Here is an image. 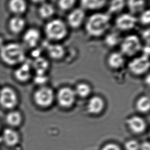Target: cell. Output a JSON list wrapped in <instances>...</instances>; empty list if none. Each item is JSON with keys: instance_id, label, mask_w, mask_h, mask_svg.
Instances as JSON below:
<instances>
[{"instance_id": "f1b7e54d", "label": "cell", "mask_w": 150, "mask_h": 150, "mask_svg": "<svg viewBox=\"0 0 150 150\" xmlns=\"http://www.w3.org/2000/svg\"><path fill=\"white\" fill-rule=\"evenodd\" d=\"M76 3V0H59L58 6L60 9L66 11L73 8Z\"/></svg>"}, {"instance_id": "836d02e7", "label": "cell", "mask_w": 150, "mask_h": 150, "mask_svg": "<svg viewBox=\"0 0 150 150\" xmlns=\"http://www.w3.org/2000/svg\"><path fill=\"white\" fill-rule=\"evenodd\" d=\"M150 29H148L145 30L142 33V38L144 40L146 41L148 45H150Z\"/></svg>"}, {"instance_id": "6da1fadb", "label": "cell", "mask_w": 150, "mask_h": 150, "mask_svg": "<svg viewBox=\"0 0 150 150\" xmlns=\"http://www.w3.org/2000/svg\"><path fill=\"white\" fill-rule=\"evenodd\" d=\"M110 24V16L109 14L96 13L88 19L86 23V31L92 37H100L109 29Z\"/></svg>"}, {"instance_id": "8992f818", "label": "cell", "mask_w": 150, "mask_h": 150, "mask_svg": "<svg viewBox=\"0 0 150 150\" xmlns=\"http://www.w3.org/2000/svg\"><path fill=\"white\" fill-rule=\"evenodd\" d=\"M128 67L134 75H141L146 73L150 68L149 57L142 55L135 58L129 63Z\"/></svg>"}, {"instance_id": "cb8c5ba5", "label": "cell", "mask_w": 150, "mask_h": 150, "mask_svg": "<svg viewBox=\"0 0 150 150\" xmlns=\"http://www.w3.org/2000/svg\"><path fill=\"white\" fill-rule=\"evenodd\" d=\"M126 0H110L109 5L110 14H117L122 11L126 6Z\"/></svg>"}, {"instance_id": "9c48e42d", "label": "cell", "mask_w": 150, "mask_h": 150, "mask_svg": "<svg viewBox=\"0 0 150 150\" xmlns=\"http://www.w3.org/2000/svg\"><path fill=\"white\" fill-rule=\"evenodd\" d=\"M18 98L13 89L5 87L0 91V104L6 109H12L16 106Z\"/></svg>"}, {"instance_id": "7a4b0ae2", "label": "cell", "mask_w": 150, "mask_h": 150, "mask_svg": "<svg viewBox=\"0 0 150 150\" xmlns=\"http://www.w3.org/2000/svg\"><path fill=\"white\" fill-rule=\"evenodd\" d=\"M0 58L8 65H16L25 60V51L22 45L16 42L4 44L0 49Z\"/></svg>"}, {"instance_id": "5b68a950", "label": "cell", "mask_w": 150, "mask_h": 150, "mask_svg": "<svg viewBox=\"0 0 150 150\" xmlns=\"http://www.w3.org/2000/svg\"><path fill=\"white\" fill-rule=\"evenodd\" d=\"M54 99V94L50 87H42L38 89L34 95L35 102L42 108L50 106Z\"/></svg>"}, {"instance_id": "ffe728a7", "label": "cell", "mask_w": 150, "mask_h": 150, "mask_svg": "<svg viewBox=\"0 0 150 150\" xmlns=\"http://www.w3.org/2000/svg\"><path fill=\"white\" fill-rule=\"evenodd\" d=\"M15 76L19 81H27L30 77V67L28 63H24L16 69Z\"/></svg>"}, {"instance_id": "8d00e7d4", "label": "cell", "mask_w": 150, "mask_h": 150, "mask_svg": "<svg viewBox=\"0 0 150 150\" xmlns=\"http://www.w3.org/2000/svg\"><path fill=\"white\" fill-rule=\"evenodd\" d=\"M30 1L35 3H43L46 0H30Z\"/></svg>"}, {"instance_id": "9a60e30c", "label": "cell", "mask_w": 150, "mask_h": 150, "mask_svg": "<svg viewBox=\"0 0 150 150\" xmlns=\"http://www.w3.org/2000/svg\"><path fill=\"white\" fill-rule=\"evenodd\" d=\"M105 108V102L99 96H94L90 99L87 104V110L90 114L96 115L100 113Z\"/></svg>"}, {"instance_id": "1f68e13d", "label": "cell", "mask_w": 150, "mask_h": 150, "mask_svg": "<svg viewBox=\"0 0 150 150\" xmlns=\"http://www.w3.org/2000/svg\"><path fill=\"white\" fill-rule=\"evenodd\" d=\"M35 83L39 85L43 84L47 81V78L44 75H38L35 77Z\"/></svg>"}, {"instance_id": "d4e9b609", "label": "cell", "mask_w": 150, "mask_h": 150, "mask_svg": "<svg viewBox=\"0 0 150 150\" xmlns=\"http://www.w3.org/2000/svg\"><path fill=\"white\" fill-rule=\"evenodd\" d=\"M136 107L139 112L146 113L149 111L150 107V98L148 96H142L136 102Z\"/></svg>"}, {"instance_id": "2e32d148", "label": "cell", "mask_w": 150, "mask_h": 150, "mask_svg": "<svg viewBox=\"0 0 150 150\" xmlns=\"http://www.w3.org/2000/svg\"><path fill=\"white\" fill-rule=\"evenodd\" d=\"M108 64L110 67L113 69H118L124 65L125 63L124 56L121 53L114 52L108 58Z\"/></svg>"}, {"instance_id": "d590c367", "label": "cell", "mask_w": 150, "mask_h": 150, "mask_svg": "<svg viewBox=\"0 0 150 150\" xmlns=\"http://www.w3.org/2000/svg\"><path fill=\"white\" fill-rule=\"evenodd\" d=\"M142 51H143V55L146 56V57H149V55H150V45H147L146 46H144L143 49L142 48Z\"/></svg>"}, {"instance_id": "ac0fdd59", "label": "cell", "mask_w": 150, "mask_h": 150, "mask_svg": "<svg viewBox=\"0 0 150 150\" xmlns=\"http://www.w3.org/2000/svg\"><path fill=\"white\" fill-rule=\"evenodd\" d=\"M47 51L49 57L53 60H60L65 55V49L62 45L59 44L50 45Z\"/></svg>"}, {"instance_id": "8fae6325", "label": "cell", "mask_w": 150, "mask_h": 150, "mask_svg": "<svg viewBox=\"0 0 150 150\" xmlns=\"http://www.w3.org/2000/svg\"><path fill=\"white\" fill-rule=\"evenodd\" d=\"M127 124L128 128L134 134H142L146 129V123L144 119L137 116L129 118L127 121Z\"/></svg>"}, {"instance_id": "74e56055", "label": "cell", "mask_w": 150, "mask_h": 150, "mask_svg": "<svg viewBox=\"0 0 150 150\" xmlns=\"http://www.w3.org/2000/svg\"><path fill=\"white\" fill-rule=\"evenodd\" d=\"M4 41L2 37H0V49L4 45Z\"/></svg>"}, {"instance_id": "d6a6232c", "label": "cell", "mask_w": 150, "mask_h": 150, "mask_svg": "<svg viewBox=\"0 0 150 150\" xmlns=\"http://www.w3.org/2000/svg\"><path fill=\"white\" fill-rule=\"evenodd\" d=\"M101 150H122L120 146L114 144H108L103 146Z\"/></svg>"}, {"instance_id": "44dd1931", "label": "cell", "mask_w": 150, "mask_h": 150, "mask_svg": "<svg viewBox=\"0 0 150 150\" xmlns=\"http://www.w3.org/2000/svg\"><path fill=\"white\" fill-rule=\"evenodd\" d=\"M127 5L130 14H136L144 10L146 2L145 0H128Z\"/></svg>"}, {"instance_id": "f546056e", "label": "cell", "mask_w": 150, "mask_h": 150, "mask_svg": "<svg viewBox=\"0 0 150 150\" xmlns=\"http://www.w3.org/2000/svg\"><path fill=\"white\" fill-rule=\"evenodd\" d=\"M139 21L142 24L148 25L150 23V10L146 9L144 10L140 14Z\"/></svg>"}, {"instance_id": "4316f807", "label": "cell", "mask_w": 150, "mask_h": 150, "mask_svg": "<svg viewBox=\"0 0 150 150\" xmlns=\"http://www.w3.org/2000/svg\"><path fill=\"white\" fill-rule=\"evenodd\" d=\"M76 95L81 98H85L89 95L91 89L89 85L86 83H81L76 86L74 90Z\"/></svg>"}, {"instance_id": "d6986e66", "label": "cell", "mask_w": 150, "mask_h": 150, "mask_svg": "<svg viewBox=\"0 0 150 150\" xmlns=\"http://www.w3.org/2000/svg\"><path fill=\"white\" fill-rule=\"evenodd\" d=\"M3 140L8 146H14L18 144L19 140L18 134L12 129H5L3 133Z\"/></svg>"}, {"instance_id": "52a82bcc", "label": "cell", "mask_w": 150, "mask_h": 150, "mask_svg": "<svg viewBox=\"0 0 150 150\" xmlns=\"http://www.w3.org/2000/svg\"><path fill=\"white\" fill-rule=\"evenodd\" d=\"M76 97L74 90L70 87H63L59 89L57 94V101L62 107L70 108L74 104Z\"/></svg>"}, {"instance_id": "83f0119b", "label": "cell", "mask_w": 150, "mask_h": 150, "mask_svg": "<svg viewBox=\"0 0 150 150\" xmlns=\"http://www.w3.org/2000/svg\"><path fill=\"white\" fill-rule=\"evenodd\" d=\"M6 121L10 126H18L22 121V116L18 112H10L7 115Z\"/></svg>"}, {"instance_id": "4dcf8cb0", "label": "cell", "mask_w": 150, "mask_h": 150, "mask_svg": "<svg viewBox=\"0 0 150 150\" xmlns=\"http://www.w3.org/2000/svg\"><path fill=\"white\" fill-rule=\"evenodd\" d=\"M140 144L135 140H130L127 141L125 145L126 150H139Z\"/></svg>"}, {"instance_id": "5bb4252c", "label": "cell", "mask_w": 150, "mask_h": 150, "mask_svg": "<svg viewBox=\"0 0 150 150\" xmlns=\"http://www.w3.org/2000/svg\"><path fill=\"white\" fill-rule=\"evenodd\" d=\"M26 26V21L21 16H14L8 22V28L13 34H18L22 32Z\"/></svg>"}, {"instance_id": "277c9868", "label": "cell", "mask_w": 150, "mask_h": 150, "mask_svg": "<svg viewBox=\"0 0 150 150\" xmlns=\"http://www.w3.org/2000/svg\"><path fill=\"white\" fill-rule=\"evenodd\" d=\"M142 48L140 39L136 35L128 36L120 43V53L128 57L136 55Z\"/></svg>"}, {"instance_id": "e0dca14e", "label": "cell", "mask_w": 150, "mask_h": 150, "mask_svg": "<svg viewBox=\"0 0 150 150\" xmlns=\"http://www.w3.org/2000/svg\"><path fill=\"white\" fill-rule=\"evenodd\" d=\"M108 0H81V7L89 10H98L105 5Z\"/></svg>"}, {"instance_id": "603a6c76", "label": "cell", "mask_w": 150, "mask_h": 150, "mask_svg": "<svg viewBox=\"0 0 150 150\" xmlns=\"http://www.w3.org/2000/svg\"><path fill=\"white\" fill-rule=\"evenodd\" d=\"M122 40L120 34L116 31H113L105 36V42L108 46L113 47L117 45L118 44H120Z\"/></svg>"}, {"instance_id": "7c38bea8", "label": "cell", "mask_w": 150, "mask_h": 150, "mask_svg": "<svg viewBox=\"0 0 150 150\" xmlns=\"http://www.w3.org/2000/svg\"><path fill=\"white\" fill-rule=\"evenodd\" d=\"M41 38V34L38 29L31 28L29 29L25 33L23 37V42L29 47L36 46Z\"/></svg>"}, {"instance_id": "3957f363", "label": "cell", "mask_w": 150, "mask_h": 150, "mask_svg": "<svg viewBox=\"0 0 150 150\" xmlns=\"http://www.w3.org/2000/svg\"><path fill=\"white\" fill-rule=\"evenodd\" d=\"M44 30L47 38L56 41L63 40L68 34V29L66 23L59 19H53L47 23Z\"/></svg>"}, {"instance_id": "30bf717a", "label": "cell", "mask_w": 150, "mask_h": 150, "mask_svg": "<svg viewBox=\"0 0 150 150\" xmlns=\"http://www.w3.org/2000/svg\"><path fill=\"white\" fill-rule=\"evenodd\" d=\"M85 17V13L83 8H75L68 14L67 16V22L71 28L78 29L83 22Z\"/></svg>"}, {"instance_id": "e575fe53", "label": "cell", "mask_w": 150, "mask_h": 150, "mask_svg": "<svg viewBox=\"0 0 150 150\" xmlns=\"http://www.w3.org/2000/svg\"><path fill=\"white\" fill-rule=\"evenodd\" d=\"M139 150H150V143L148 141L143 142L140 145Z\"/></svg>"}, {"instance_id": "484cf974", "label": "cell", "mask_w": 150, "mask_h": 150, "mask_svg": "<svg viewBox=\"0 0 150 150\" xmlns=\"http://www.w3.org/2000/svg\"><path fill=\"white\" fill-rule=\"evenodd\" d=\"M48 61L42 58H37L33 63V67L38 75H44L45 71L48 68Z\"/></svg>"}, {"instance_id": "4fadbf2b", "label": "cell", "mask_w": 150, "mask_h": 150, "mask_svg": "<svg viewBox=\"0 0 150 150\" xmlns=\"http://www.w3.org/2000/svg\"><path fill=\"white\" fill-rule=\"evenodd\" d=\"M8 7L14 16H21L27 10V3L26 0H9Z\"/></svg>"}, {"instance_id": "7402d4cb", "label": "cell", "mask_w": 150, "mask_h": 150, "mask_svg": "<svg viewBox=\"0 0 150 150\" xmlns=\"http://www.w3.org/2000/svg\"><path fill=\"white\" fill-rule=\"evenodd\" d=\"M55 12L54 8L53 6L46 3L42 4L39 9V14L42 18H50L53 16Z\"/></svg>"}, {"instance_id": "ba28073f", "label": "cell", "mask_w": 150, "mask_h": 150, "mask_svg": "<svg viewBox=\"0 0 150 150\" xmlns=\"http://www.w3.org/2000/svg\"><path fill=\"white\" fill-rule=\"evenodd\" d=\"M137 19L133 14H122L118 16L115 20V25L118 30L128 31L134 29Z\"/></svg>"}]
</instances>
